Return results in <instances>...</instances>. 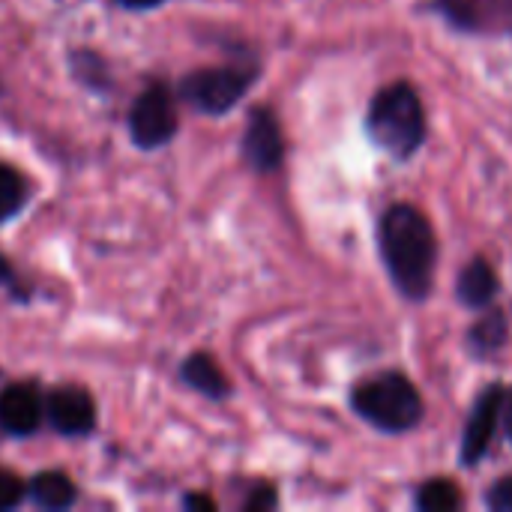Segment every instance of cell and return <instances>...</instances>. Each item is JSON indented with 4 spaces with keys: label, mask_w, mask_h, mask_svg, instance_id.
Returning a JSON list of instances; mask_svg holds the SVG:
<instances>
[{
    "label": "cell",
    "mask_w": 512,
    "mask_h": 512,
    "mask_svg": "<svg viewBox=\"0 0 512 512\" xmlns=\"http://www.w3.org/2000/svg\"><path fill=\"white\" fill-rule=\"evenodd\" d=\"M378 246L393 285L408 300H426L438 261V243L429 219L411 204H393L381 219Z\"/></svg>",
    "instance_id": "obj_1"
},
{
    "label": "cell",
    "mask_w": 512,
    "mask_h": 512,
    "mask_svg": "<svg viewBox=\"0 0 512 512\" xmlns=\"http://www.w3.org/2000/svg\"><path fill=\"white\" fill-rule=\"evenodd\" d=\"M366 129L372 141L396 159H408L426 141V108L417 90L396 81L372 99Z\"/></svg>",
    "instance_id": "obj_2"
},
{
    "label": "cell",
    "mask_w": 512,
    "mask_h": 512,
    "mask_svg": "<svg viewBox=\"0 0 512 512\" xmlns=\"http://www.w3.org/2000/svg\"><path fill=\"white\" fill-rule=\"evenodd\" d=\"M351 405L366 423L390 435L411 432L423 420V396L399 372H384L357 384Z\"/></svg>",
    "instance_id": "obj_3"
},
{
    "label": "cell",
    "mask_w": 512,
    "mask_h": 512,
    "mask_svg": "<svg viewBox=\"0 0 512 512\" xmlns=\"http://www.w3.org/2000/svg\"><path fill=\"white\" fill-rule=\"evenodd\" d=\"M255 72H246L240 66H210L195 69L183 78L180 96L201 114H228L252 87Z\"/></svg>",
    "instance_id": "obj_4"
},
{
    "label": "cell",
    "mask_w": 512,
    "mask_h": 512,
    "mask_svg": "<svg viewBox=\"0 0 512 512\" xmlns=\"http://www.w3.org/2000/svg\"><path fill=\"white\" fill-rule=\"evenodd\" d=\"M177 132V105L162 84L147 87L129 111V135L141 150L165 147Z\"/></svg>",
    "instance_id": "obj_5"
},
{
    "label": "cell",
    "mask_w": 512,
    "mask_h": 512,
    "mask_svg": "<svg viewBox=\"0 0 512 512\" xmlns=\"http://www.w3.org/2000/svg\"><path fill=\"white\" fill-rule=\"evenodd\" d=\"M48 423L66 438H84L96 429V405L81 387H54L45 402Z\"/></svg>",
    "instance_id": "obj_6"
},
{
    "label": "cell",
    "mask_w": 512,
    "mask_h": 512,
    "mask_svg": "<svg viewBox=\"0 0 512 512\" xmlns=\"http://www.w3.org/2000/svg\"><path fill=\"white\" fill-rule=\"evenodd\" d=\"M243 156L246 162L267 174L276 171L285 159V138L279 129V120L270 108H258L252 111L249 123H246V135H243Z\"/></svg>",
    "instance_id": "obj_7"
},
{
    "label": "cell",
    "mask_w": 512,
    "mask_h": 512,
    "mask_svg": "<svg viewBox=\"0 0 512 512\" xmlns=\"http://www.w3.org/2000/svg\"><path fill=\"white\" fill-rule=\"evenodd\" d=\"M501 405H504V387L501 384L483 390V396L477 399V405L468 417V426H465L462 465H477L489 453V444H492L498 420H501Z\"/></svg>",
    "instance_id": "obj_8"
},
{
    "label": "cell",
    "mask_w": 512,
    "mask_h": 512,
    "mask_svg": "<svg viewBox=\"0 0 512 512\" xmlns=\"http://www.w3.org/2000/svg\"><path fill=\"white\" fill-rule=\"evenodd\" d=\"M42 423V399L33 384H9L0 393V429L12 438H27Z\"/></svg>",
    "instance_id": "obj_9"
},
{
    "label": "cell",
    "mask_w": 512,
    "mask_h": 512,
    "mask_svg": "<svg viewBox=\"0 0 512 512\" xmlns=\"http://www.w3.org/2000/svg\"><path fill=\"white\" fill-rule=\"evenodd\" d=\"M498 288H501L498 273H495V267H492L486 258H474V261L462 270L459 285H456L459 300H462L465 306H471V309L489 306V303L498 297Z\"/></svg>",
    "instance_id": "obj_10"
},
{
    "label": "cell",
    "mask_w": 512,
    "mask_h": 512,
    "mask_svg": "<svg viewBox=\"0 0 512 512\" xmlns=\"http://www.w3.org/2000/svg\"><path fill=\"white\" fill-rule=\"evenodd\" d=\"M180 378L192 390H198V393H204L210 399H225L228 396V378L222 375L219 363L213 357H207V354L186 357L183 366H180Z\"/></svg>",
    "instance_id": "obj_11"
},
{
    "label": "cell",
    "mask_w": 512,
    "mask_h": 512,
    "mask_svg": "<svg viewBox=\"0 0 512 512\" xmlns=\"http://www.w3.org/2000/svg\"><path fill=\"white\" fill-rule=\"evenodd\" d=\"M27 498L42 510H66L75 504V486L66 474L45 471L27 483Z\"/></svg>",
    "instance_id": "obj_12"
},
{
    "label": "cell",
    "mask_w": 512,
    "mask_h": 512,
    "mask_svg": "<svg viewBox=\"0 0 512 512\" xmlns=\"http://www.w3.org/2000/svg\"><path fill=\"white\" fill-rule=\"evenodd\" d=\"M504 342H507V318H504V312H492V315L480 318L468 333V348L477 357H489V354L501 351Z\"/></svg>",
    "instance_id": "obj_13"
},
{
    "label": "cell",
    "mask_w": 512,
    "mask_h": 512,
    "mask_svg": "<svg viewBox=\"0 0 512 512\" xmlns=\"http://www.w3.org/2000/svg\"><path fill=\"white\" fill-rule=\"evenodd\" d=\"M24 204H27V180L12 165L0 162V222L18 216Z\"/></svg>",
    "instance_id": "obj_14"
},
{
    "label": "cell",
    "mask_w": 512,
    "mask_h": 512,
    "mask_svg": "<svg viewBox=\"0 0 512 512\" xmlns=\"http://www.w3.org/2000/svg\"><path fill=\"white\" fill-rule=\"evenodd\" d=\"M417 507L423 512H456L462 507V495L453 480H429L417 495Z\"/></svg>",
    "instance_id": "obj_15"
},
{
    "label": "cell",
    "mask_w": 512,
    "mask_h": 512,
    "mask_svg": "<svg viewBox=\"0 0 512 512\" xmlns=\"http://www.w3.org/2000/svg\"><path fill=\"white\" fill-rule=\"evenodd\" d=\"M24 495H27V486L12 471L0 468V512L18 507L24 501Z\"/></svg>",
    "instance_id": "obj_16"
},
{
    "label": "cell",
    "mask_w": 512,
    "mask_h": 512,
    "mask_svg": "<svg viewBox=\"0 0 512 512\" xmlns=\"http://www.w3.org/2000/svg\"><path fill=\"white\" fill-rule=\"evenodd\" d=\"M486 504H489L495 512H512V477L498 480V483L489 489Z\"/></svg>",
    "instance_id": "obj_17"
},
{
    "label": "cell",
    "mask_w": 512,
    "mask_h": 512,
    "mask_svg": "<svg viewBox=\"0 0 512 512\" xmlns=\"http://www.w3.org/2000/svg\"><path fill=\"white\" fill-rule=\"evenodd\" d=\"M441 6H444V12H447L453 21H459L462 27L474 24V9H471L468 0H441Z\"/></svg>",
    "instance_id": "obj_18"
},
{
    "label": "cell",
    "mask_w": 512,
    "mask_h": 512,
    "mask_svg": "<svg viewBox=\"0 0 512 512\" xmlns=\"http://www.w3.org/2000/svg\"><path fill=\"white\" fill-rule=\"evenodd\" d=\"M270 507H276V492L270 486H258L246 501V510H270Z\"/></svg>",
    "instance_id": "obj_19"
},
{
    "label": "cell",
    "mask_w": 512,
    "mask_h": 512,
    "mask_svg": "<svg viewBox=\"0 0 512 512\" xmlns=\"http://www.w3.org/2000/svg\"><path fill=\"white\" fill-rule=\"evenodd\" d=\"M183 507H186V510L213 512L216 510V501H213V498H207V495H189V498H183Z\"/></svg>",
    "instance_id": "obj_20"
},
{
    "label": "cell",
    "mask_w": 512,
    "mask_h": 512,
    "mask_svg": "<svg viewBox=\"0 0 512 512\" xmlns=\"http://www.w3.org/2000/svg\"><path fill=\"white\" fill-rule=\"evenodd\" d=\"M501 420H504V432L512 444V390H504V405H501Z\"/></svg>",
    "instance_id": "obj_21"
},
{
    "label": "cell",
    "mask_w": 512,
    "mask_h": 512,
    "mask_svg": "<svg viewBox=\"0 0 512 512\" xmlns=\"http://www.w3.org/2000/svg\"><path fill=\"white\" fill-rule=\"evenodd\" d=\"M0 285L6 288V285H12V267H9V261L0 255Z\"/></svg>",
    "instance_id": "obj_22"
},
{
    "label": "cell",
    "mask_w": 512,
    "mask_h": 512,
    "mask_svg": "<svg viewBox=\"0 0 512 512\" xmlns=\"http://www.w3.org/2000/svg\"><path fill=\"white\" fill-rule=\"evenodd\" d=\"M123 6H129V9H153V6H159L162 0H120Z\"/></svg>",
    "instance_id": "obj_23"
}]
</instances>
